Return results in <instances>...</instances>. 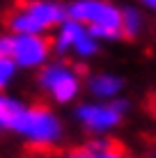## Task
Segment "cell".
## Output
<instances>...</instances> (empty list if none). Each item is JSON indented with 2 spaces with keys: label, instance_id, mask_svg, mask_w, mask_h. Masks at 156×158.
Instances as JSON below:
<instances>
[{
  "label": "cell",
  "instance_id": "obj_1",
  "mask_svg": "<svg viewBox=\"0 0 156 158\" xmlns=\"http://www.w3.org/2000/svg\"><path fill=\"white\" fill-rule=\"evenodd\" d=\"M69 16L87 25L96 39H117L124 35L122 12L103 0H78L69 7Z\"/></svg>",
  "mask_w": 156,
  "mask_h": 158
},
{
  "label": "cell",
  "instance_id": "obj_2",
  "mask_svg": "<svg viewBox=\"0 0 156 158\" xmlns=\"http://www.w3.org/2000/svg\"><path fill=\"white\" fill-rule=\"evenodd\" d=\"M64 9L55 2H44V0H35V2H23L9 14L7 23L16 35H39L53 25L62 23Z\"/></svg>",
  "mask_w": 156,
  "mask_h": 158
},
{
  "label": "cell",
  "instance_id": "obj_3",
  "mask_svg": "<svg viewBox=\"0 0 156 158\" xmlns=\"http://www.w3.org/2000/svg\"><path fill=\"white\" fill-rule=\"evenodd\" d=\"M16 133L25 135L35 144H53L62 133L57 117L46 108H25L14 126Z\"/></svg>",
  "mask_w": 156,
  "mask_h": 158
},
{
  "label": "cell",
  "instance_id": "obj_4",
  "mask_svg": "<svg viewBox=\"0 0 156 158\" xmlns=\"http://www.w3.org/2000/svg\"><path fill=\"white\" fill-rule=\"evenodd\" d=\"M0 51L19 67H37L48 55V41L39 35H14L0 39Z\"/></svg>",
  "mask_w": 156,
  "mask_h": 158
},
{
  "label": "cell",
  "instance_id": "obj_5",
  "mask_svg": "<svg viewBox=\"0 0 156 158\" xmlns=\"http://www.w3.org/2000/svg\"><path fill=\"white\" fill-rule=\"evenodd\" d=\"M57 51H74L80 57H87L96 51V37L90 32L87 25L78 23V21H67L60 25V32L55 37Z\"/></svg>",
  "mask_w": 156,
  "mask_h": 158
},
{
  "label": "cell",
  "instance_id": "obj_6",
  "mask_svg": "<svg viewBox=\"0 0 156 158\" xmlns=\"http://www.w3.org/2000/svg\"><path fill=\"white\" fill-rule=\"evenodd\" d=\"M41 87L46 92H51L60 103H67L78 92V76L67 64H60V62L48 64L44 69V73H41Z\"/></svg>",
  "mask_w": 156,
  "mask_h": 158
},
{
  "label": "cell",
  "instance_id": "obj_7",
  "mask_svg": "<svg viewBox=\"0 0 156 158\" xmlns=\"http://www.w3.org/2000/svg\"><path fill=\"white\" fill-rule=\"evenodd\" d=\"M124 108H126L124 103H108V106H103V103L101 106L99 103H90V106L78 108V117L85 126L92 128V131H108L122 119Z\"/></svg>",
  "mask_w": 156,
  "mask_h": 158
},
{
  "label": "cell",
  "instance_id": "obj_8",
  "mask_svg": "<svg viewBox=\"0 0 156 158\" xmlns=\"http://www.w3.org/2000/svg\"><path fill=\"white\" fill-rule=\"evenodd\" d=\"M25 108L9 96H0V128H14Z\"/></svg>",
  "mask_w": 156,
  "mask_h": 158
},
{
  "label": "cell",
  "instance_id": "obj_9",
  "mask_svg": "<svg viewBox=\"0 0 156 158\" xmlns=\"http://www.w3.org/2000/svg\"><path fill=\"white\" fill-rule=\"evenodd\" d=\"M120 78H115V76H94L92 80H90V89H92L94 96H101V99H110V96H115L117 92H120Z\"/></svg>",
  "mask_w": 156,
  "mask_h": 158
},
{
  "label": "cell",
  "instance_id": "obj_10",
  "mask_svg": "<svg viewBox=\"0 0 156 158\" xmlns=\"http://www.w3.org/2000/svg\"><path fill=\"white\" fill-rule=\"evenodd\" d=\"M83 154H85V158H124V154L115 144H103V142L87 147Z\"/></svg>",
  "mask_w": 156,
  "mask_h": 158
},
{
  "label": "cell",
  "instance_id": "obj_11",
  "mask_svg": "<svg viewBox=\"0 0 156 158\" xmlns=\"http://www.w3.org/2000/svg\"><path fill=\"white\" fill-rule=\"evenodd\" d=\"M122 25H124L126 37H136V32L140 30V16L133 9H126V12H122Z\"/></svg>",
  "mask_w": 156,
  "mask_h": 158
},
{
  "label": "cell",
  "instance_id": "obj_12",
  "mask_svg": "<svg viewBox=\"0 0 156 158\" xmlns=\"http://www.w3.org/2000/svg\"><path fill=\"white\" fill-rule=\"evenodd\" d=\"M12 73H14V60L0 51V87H5L9 83Z\"/></svg>",
  "mask_w": 156,
  "mask_h": 158
},
{
  "label": "cell",
  "instance_id": "obj_13",
  "mask_svg": "<svg viewBox=\"0 0 156 158\" xmlns=\"http://www.w3.org/2000/svg\"><path fill=\"white\" fill-rule=\"evenodd\" d=\"M62 158H85V154H83V151H74V154H67Z\"/></svg>",
  "mask_w": 156,
  "mask_h": 158
},
{
  "label": "cell",
  "instance_id": "obj_14",
  "mask_svg": "<svg viewBox=\"0 0 156 158\" xmlns=\"http://www.w3.org/2000/svg\"><path fill=\"white\" fill-rule=\"evenodd\" d=\"M149 110H152L154 117H156V96H152V101H149Z\"/></svg>",
  "mask_w": 156,
  "mask_h": 158
},
{
  "label": "cell",
  "instance_id": "obj_15",
  "mask_svg": "<svg viewBox=\"0 0 156 158\" xmlns=\"http://www.w3.org/2000/svg\"><path fill=\"white\" fill-rule=\"evenodd\" d=\"M145 5H147V7H152V9H156V0H142Z\"/></svg>",
  "mask_w": 156,
  "mask_h": 158
}]
</instances>
